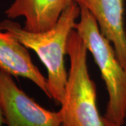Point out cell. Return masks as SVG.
Masks as SVG:
<instances>
[{
	"mask_svg": "<svg viewBox=\"0 0 126 126\" xmlns=\"http://www.w3.org/2000/svg\"><path fill=\"white\" fill-rule=\"evenodd\" d=\"M104 125H105V126H118V125H116V124H114V123H111V122L108 121H107V120L104 119Z\"/></svg>",
	"mask_w": 126,
	"mask_h": 126,
	"instance_id": "9c48e42d",
	"label": "cell"
},
{
	"mask_svg": "<svg viewBox=\"0 0 126 126\" xmlns=\"http://www.w3.org/2000/svg\"><path fill=\"white\" fill-rule=\"evenodd\" d=\"M88 9L96 20L101 33L112 44L126 69V32L123 20V0H74Z\"/></svg>",
	"mask_w": 126,
	"mask_h": 126,
	"instance_id": "5b68a950",
	"label": "cell"
},
{
	"mask_svg": "<svg viewBox=\"0 0 126 126\" xmlns=\"http://www.w3.org/2000/svg\"><path fill=\"white\" fill-rule=\"evenodd\" d=\"M74 0H14L5 11L9 19L25 18L24 29L39 32L48 30Z\"/></svg>",
	"mask_w": 126,
	"mask_h": 126,
	"instance_id": "52a82bcc",
	"label": "cell"
},
{
	"mask_svg": "<svg viewBox=\"0 0 126 126\" xmlns=\"http://www.w3.org/2000/svg\"><path fill=\"white\" fill-rule=\"evenodd\" d=\"M81 8L73 1L61 14L54 27L39 32L28 31L11 19L0 23L3 30L9 32L27 48L34 50L48 71V85L51 99L61 104L68 74L64 65L67 43L71 32L74 30Z\"/></svg>",
	"mask_w": 126,
	"mask_h": 126,
	"instance_id": "6da1fadb",
	"label": "cell"
},
{
	"mask_svg": "<svg viewBox=\"0 0 126 126\" xmlns=\"http://www.w3.org/2000/svg\"><path fill=\"white\" fill-rule=\"evenodd\" d=\"M80 20L74 30L93 55L105 83L109 99L103 118L123 126L126 118V69L118 59L111 42L99 30L90 11L80 6Z\"/></svg>",
	"mask_w": 126,
	"mask_h": 126,
	"instance_id": "7a4b0ae2",
	"label": "cell"
},
{
	"mask_svg": "<svg viewBox=\"0 0 126 126\" xmlns=\"http://www.w3.org/2000/svg\"><path fill=\"white\" fill-rule=\"evenodd\" d=\"M0 100L8 126H63L61 113L42 107L0 69Z\"/></svg>",
	"mask_w": 126,
	"mask_h": 126,
	"instance_id": "277c9868",
	"label": "cell"
},
{
	"mask_svg": "<svg viewBox=\"0 0 126 126\" xmlns=\"http://www.w3.org/2000/svg\"><path fill=\"white\" fill-rule=\"evenodd\" d=\"M88 49L73 30L69 36L67 54L70 67L60 111L63 126H105L97 106V92L87 66Z\"/></svg>",
	"mask_w": 126,
	"mask_h": 126,
	"instance_id": "3957f363",
	"label": "cell"
},
{
	"mask_svg": "<svg viewBox=\"0 0 126 126\" xmlns=\"http://www.w3.org/2000/svg\"><path fill=\"white\" fill-rule=\"evenodd\" d=\"M0 69L12 77H23L33 82L50 99L47 79L33 63L27 48L0 26Z\"/></svg>",
	"mask_w": 126,
	"mask_h": 126,
	"instance_id": "8992f818",
	"label": "cell"
},
{
	"mask_svg": "<svg viewBox=\"0 0 126 126\" xmlns=\"http://www.w3.org/2000/svg\"><path fill=\"white\" fill-rule=\"evenodd\" d=\"M3 124H5L4 117V113H3L2 107H1V100H0V126H3Z\"/></svg>",
	"mask_w": 126,
	"mask_h": 126,
	"instance_id": "ba28073f",
	"label": "cell"
}]
</instances>
